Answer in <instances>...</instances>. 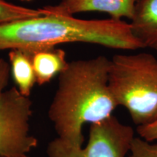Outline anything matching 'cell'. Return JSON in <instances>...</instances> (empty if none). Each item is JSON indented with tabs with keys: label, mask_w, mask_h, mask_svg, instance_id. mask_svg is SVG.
Returning <instances> with one entry per match:
<instances>
[{
	"label": "cell",
	"mask_w": 157,
	"mask_h": 157,
	"mask_svg": "<svg viewBox=\"0 0 157 157\" xmlns=\"http://www.w3.org/2000/svg\"><path fill=\"white\" fill-rule=\"evenodd\" d=\"M129 24L144 48L157 50V0H137Z\"/></svg>",
	"instance_id": "7"
},
{
	"label": "cell",
	"mask_w": 157,
	"mask_h": 157,
	"mask_svg": "<svg viewBox=\"0 0 157 157\" xmlns=\"http://www.w3.org/2000/svg\"><path fill=\"white\" fill-rule=\"evenodd\" d=\"M129 157H157V143H152L135 137L131 143Z\"/></svg>",
	"instance_id": "11"
},
{
	"label": "cell",
	"mask_w": 157,
	"mask_h": 157,
	"mask_svg": "<svg viewBox=\"0 0 157 157\" xmlns=\"http://www.w3.org/2000/svg\"><path fill=\"white\" fill-rule=\"evenodd\" d=\"M47 15L43 9H31L0 0V25L14 22L19 20L31 18Z\"/></svg>",
	"instance_id": "10"
},
{
	"label": "cell",
	"mask_w": 157,
	"mask_h": 157,
	"mask_svg": "<svg viewBox=\"0 0 157 157\" xmlns=\"http://www.w3.org/2000/svg\"><path fill=\"white\" fill-rule=\"evenodd\" d=\"M10 73L18 91L23 95L29 97L36 83L31 53L14 49L8 54Z\"/></svg>",
	"instance_id": "9"
},
{
	"label": "cell",
	"mask_w": 157,
	"mask_h": 157,
	"mask_svg": "<svg viewBox=\"0 0 157 157\" xmlns=\"http://www.w3.org/2000/svg\"><path fill=\"white\" fill-rule=\"evenodd\" d=\"M137 132L140 137L149 142L157 140V120L146 126L137 127Z\"/></svg>",
	"instance_id": "12"
},
{
	"label": "cell",
	"mask_w": 157,
	"mask_h": 157,
	"mask_svg": "<svg viewBox=\"0 0 157 157\" xmlns=\"http://www.w3.org/2000/svg\"><path fill=\"white\" fill-rule=\"evenodd\" d=\"M137 2V0H62L58 5L44 6L42 9L49 13L66 15L84 12H101L108 13L113 19L127 17L131 21Z\"/></svg>",
	"instance_id": "6"
},
{
	"label": "cell",
	"mask_w": 157,
	"mask_h": 157,
	"mask_svg": "<svg viewBox=\"0 0 157 157\" xmlns=\"http://www.w3.org/2000/svg\"><path fill=\"white\" fill-rule=\"evenodd\" d=\"M21 1H23V2H29V1H31V0H21Z\"/></svg>",
	"instance_id": "15"
},
{
	"label": "cell",
	"mask_w": 157,
	"mask_h": 157,
	"mask_svg": "<svg viewBox=\"0 0 157 157\" xmlns=\"http://www.w3.org/2000/svg\"><path fill=\"white\" fill-rule=\"evenodd\" d=\"M10 75V67L5 59L0 57V93L5 90L9 82Z\"/></svg>",
	"instance_id": "13"
},
{
	"label": "cell",
	"mask_w": 157,
	"mask_h": 157,
	"mask_svg": "<svg viewBox=\"0 0 157 157\" xmlns=\"http://www.w3.org/2000/svg\"><path fill=\"white\" fill-rule=\"evenodd\" d=\"M45 12L47 15L0 25V50L18 49L32 54L71 42L119 50L144 48L130 24L121 20H82Z\"/></svg>",
	"instance_id": "2"
},
{
	"label": "cell",
	"mask_w": 157,
	"mask_h": 157,
	"mask_svg": "<svg viewBox=\"0 0 157 157\" xmlns=\"http://www.w3.org/2000/svg\"><path fill=\"white\" fill-rule=\"evenodd\" d=\"M109 65L105 56L74 60L59 74L48 117L60 140L83 146L84 125L113 115L118 105L109 89Z\"/></svg>",
	"instance_id": "1"
},
{
	"label": "cell",
	"mask_w": 157,
	"mask_h": 157,
	"mask_svg": "<svg viewBox=\"0 0 157 157\" xmlns=\"http://www.w3.org/2000/svg\"><path fill=\"white\" fill-rule=\"evenodd\" d=\"M135 137L134 129L113 115L90 124L85 146L75 147L56 137L47 148L48 157H126Z\"/></svg>",
	"instance_id": "4"
},
{
	"label": "cell",
	"mask_w": 157,
	"mask_h": 157,
	"mask_svg": "<svg viewBox=\"0 0 157 157\" xmlns=\"http://www.w3.org/2000/svg\"><path fill=\"white\" fill-rule=\"evenodd\" d=\"M32 64L39 85L50 82L67 66L66 52L62 49L50 48L31 54Z\"/></svg>",
	"instance_id": "8"
},
{
	"label": "cell",
	"mask_w": 157,
	"mask_h": 157,
	"mask_svg": "<svg viewBox=\"0 0 157 157\" xmlns=\"http://www.w3.org/2000/svg\"><path fill=\"white\" fill-rule=\"evenodd\" d=\"M32 102L16 87L0 93V157L29 155L38 145L31 134Z\"/></svg>",
	"instance_id": "5"
},
{
	"label": "cell",
	"mask_w": 157,
	"mask_h": 157,
	"mask_svg": "<svg viewBox=\"0 0 157 157\" xmlns=\"http://www.w3.org/2000/svg\"><path fill=\"white\" fill-rule=\"evenodd\" d=\"M14 157H29V155H25V156H14Z\"/></svg>",
	"instance_id": "14"
},
{
	"label": "cell",
	"mask_w": 157,
	"mask_h": 157,
	"mask_svg": "<svg viewBox=\"0 0 157 157\" xmlns=\"http://www.w3.org/2000/svg\"><path fill=\"white\" fill-rule=\"evenodd\" d=\"M109 86L118 106L137 127L157 120V59L149 53L116 55L110 60Z\"/></svg>",
	"instance_id": "3"
}]
</instances>
